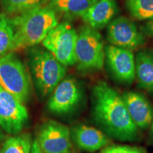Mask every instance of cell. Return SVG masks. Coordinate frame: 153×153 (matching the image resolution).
<instances>
[{
	"mask_svg": "<svg viewBox=\"0 0 153 153\" xmlns=\"http://www.w3.org/2000/svg\"><path fill=\"white\" fill-rule=\"evenodd\" d=\"M146 30L148 34L153 36V19H151V20L146 25Z\"/></svg>",
	"mask_w": 153,
	"mask_h": 153,
	"instance_id": "obj_23",
	"label": "cell"
},
{
	"mask_svg": "<svg viewBox=\"0 0 153 153\" xmlns=\"http://www.w3.org/2000/svg\"><path fill=\"white\" fill-rule=\"evenodd\" d=\"M75 56L78 70H101L104 66V50L101 35L94 28L84 26L77 36Z\"/></svg>",
	"mask_w": 153,
	"mask_h": 153,
	"instance_id": "obj_4",
	"label": "cell"
},
{
	"mask_svg": "<svg viewBox=\"0 0 153 153\" xmlns=\"http://www.w3.org/2000/svg\"><path fill=\"white\" fill-rule=\"evenodd\" d=\"M89 1H94V2H96V1H97L98 0H89Z\"/></svg>",
	"mask_w": 153,
	"mask_h": 153,
	"instance_id": "obj_25",
	"label": "cell"
},
{
	"mask_svg": "<svg viewBox=\"0 0 153 153\" xmlns=\"http://www.w3.org/2000/svg\"><path fill=\"white\" fill-rule=\"evenodd\" d=\"M78 34L68 23L57 24L42 44L64 66L76 64L75 46Z\"/></svg>",
	"mask_w": 153,
	"mask_h": 153,
	"instance_id": "obj_6",
	"label": "cell"
},
{
	"mask_svg": "<svg viewBox=\"0 0 153 153\" xmlns=\"http://www.w3.org/2000/svg\"><path fill=\"white\" fill-rule=\"evenodd\" d=\"M70 136L66 126L51 120L41 126L37 141L43 153H70Z\"/></svg>",
	"mask_w": 153,
	"mask_h": 153,
	"instance_id": "obj_8",
	"label": "cell"
},
{
	"mask_svg": "<svg viewBox=\"0 0 153 153\" xmlns=\"http://www.w3.org/2000/svg\"><path fill=\"white\" fill-rule=\"evenodd\" d=\"M14 30L11 19L0 13V58L13 51Z\"/></svg>",
	"mask_w": 153,
	"mask_h": 153,
	"instance_id": "obj_16",
	"label": "cell"
},
{
	"mask_svg": "<svg viewBox=\"0 0 153 153\" xmlns=\"http://www.w3.org/2000/svg\"><path fill=\"white\" fill-rule=\"evenodd\" d=\"M152 131L153 132V121H152Z\"/></svg>",
	"mask_w": 153,
	"mask_h": 153,
	"instance_id": "obj_26",
	"label": "cell"
},
{
	"mask_svg": "<svg viewBox=\"0 0 153 153\" xmlns=\"http://www.w3.org/2000/svg\"><path fill=\"white\" fill-rule=\"evenodd\" d=\"M30 153H43L41 150V148H40V146L39 145H38L37 140L34 141L33 145H32Z\"/></svg>",
	"mask_w": 153,
	"mask_h": 153,
	"instance_id": "obj_22",
	"label": "cell"
},
{
	"mask_svg": "<svg viewBox=\"0 0 153 153\" xmlns=\"http://www.w3.org/2000/svg\"><path fill=\"white\" fill-rule=\"evenodd\" d=\"M14 30L13 51L42 43L57 24L53 9L39 6L11 19Z\"/></svg>",
	"mask_w": 153,
	"mask_h": 153,
	"instance_id": "obj_2",
	"label": "cell"
},
{
	"mask_svg": "<svg viewBox=\"0 0 153 153\" xmlns=\"http://www.w3.org/2000/svg\"><path fill=\"white\" fill-rule=\"evenodd\" d=\"M105 53L115 76L121 82H133L135 77V60L131 50L109 45Z\"/></svg>",
	"mask_w": 153,
	"mask_h": 153,
	"instance_id": "obj_11",
	"label": "cell"
},
{
	"mask_svg": "<svg viewBox=\"0 0 153 153\" xmlns=\"http://www.w3.org/2000/svg\"><path fill=\"white\" fill-rule=\"evenodd\" d=\"M0 153H1V152H0Z\"/></svg>",
	"mask_w": 153,
	"mask_h": 153,
	"instance_id": "obj_27",
	"label": "cell"
},
{
	"mask_svg": "<svg viewBox=\"0 0 153 153\" xmlns=\"http://www.w3.org/2000/svg\"><path fill=\"white\" fill-rule=\"evenodd\" d=\"M126 108L129 115L140 128H146L152 122V106L145 97L135 91H128L123 95Z\"/></svg>",
	"mask_w": 153,
	"mask_h": 153,
	"instance_id": "obj_12",
	"label": "cell"
},
{
	"mask_svg": "<svg viewBox=\"0 0 153 153\" xmlns=\"http://www.w3.org/2000/svg\"><path fill=\"white\" fill-rule=\"evenodd\" d=\"M72 138L82 150L95 152L108 144V137L99 130L85 125L78 126L72 131Z\"/></svg>",
	"mask_w": 153,
	"mask_h": 153,
	"instance_id": "obj_13",
	"label": "cell"
},
{
	"mask_svg": "<svg viewBox=\"0 0 153 153\" xmlns=\"http://www.w3.org/2000/svg\"><path fill=\"white\" fill-rule=\"evenodd\" d=\"M5 13L9 15L18 16L30 9L41 6L44 0H0Z\"/></svg>",
	"mask_w": 153,
	"mask_h": 153,
	"instance_id": "obj_18",
	"label": "cell"
},
{
	"mask_svg": "<svg viewBox=\"0 0 153 153\" xmlns=\"http://www.w3.org/2000/svg\"><path fill=\"white\" fill-rule=\"evenodd\" d=\"M28 119V111L14 95L0 87V126L11 135L20 133Z\"/></svg>",
	"mask_w": 153,
	"mask_h": 153,
	"instance_id": "obj_7",
	"label": "cell"
},
{
	"mask_svg": "<svg viewBox=\"0 0 153 153\" xmlns=\"http://www.w3.org/2000/svg\"><path fill=\"white\" fill-rule=\"evenodd\" d=\"M52 93L48 108L50 111L57 115L72 111L79 104L82 97L79 86L73 78L62 80Z\"/></svg>",
	"mask_w": 153,
	"mask_h": 153,
	"instance_id": "obj_9",
	"label": "cell"
},
{
	"mask_svg": "<svg viewBox=\"0 0 153 153\" xmlns=\"http://www.w3.org/2000/svg\"><path fill=\"white\" fill-rule=\"evenodd\" d=\"M108 39L115 46L128 50L136 48L143 42L136 26L125 17H118L109 23Z\"/></svg>",
	"mask_w": 153,
	"mask_h": 153,
	"instance_id": "obj_10",
	"label": "cell"
},
{
	"mask_svg": "<svg viewBox=\"0 0 153 153\" xmlns=\"http://www.w3.org/2000/svg\"><path fill=\"white\" fill-rule=\"evenodd\" d=\"M31 139L28 134L9 137L5 141L1 153H30Z\"/></svg>",
	"mask_w": 153,
	"mask_h": 153,
	"instance_id": "obj_19",
	"label": "cell"
},
{
	"mask_svg": "<svg viewBox=\"0 0 153 153\" xmlns=\"http://www.w3.org/2000/svg\"><path fill=\"white\" fill-rule=\"evenodd\" d=\"M3 137H4V135H3L2 132H1V130H0V140L3 139Z\"/></svg>",
	"mask_w": 153,
	"mask_h": 153,
	"instance_id": "obj_24",
	"label": "cell"
},
{
	"mask_svg": "<svg viewBox=\"0 0 153 153\" xmlns=\"http://www.w3.org/2000/svg\"><path fill=\"white\" fill-rule=\"evenodd\" d=\"M100 153H147L144 149L129 145H111L106 147Z\"/></svg>",
	"mask_w": 153,
	"mask_h": 153,
	"instance_id": "obj_21",
	"label": "cell"
},
{
	"mask_svg": "<svg viewBox=\"0 0 153 153\" xmlns=\"http://www.w3.org/2000/svg\"><path fill=\"white\" fill-rule=\"evenodd\" d=\"M29 67L36 89L43 97L52 93L66 74L65 66L49 51L40 48L30 52Z\"/></svg>",
	"mask_w": 153,
	"mask_h": 153,
	"instance_id": "obj_3",
	"label": "cell"
},
{
	"mask_svg": "<svg viewBox=\"0 0 153 153\" xmlns=\"http://www.w3.org/2000/svg\"><path fill=\"white\" fill-rule=\"evenodd\" d=\"M117 12L115 0H98L82 16L87 26L97 29L109 24Z\"/></svg>",
	"mask_w": 153,
	"mask_h": 153,
	"instance_id": "obj_14",
	"label": "cell"
},
{
	"mask_svg": "<svg viewBox=\"0 0 153 153\" xmlns=\"http://www.w3.org/2000/svg\"><path fill=\"white\" fill-rule=\"evenodd\" d=\"M135 75L141 87L153 92V57L146 53L137 54Z\"/></svg>",
	"mask_w": 153,
	"mask_h": 153,
	"instance_id": "obj_15",
	"label": "cell"
},
{
	"mask_svg": "<svg viewBox=\"0 0 153 153\" xmlns=\"http://www.w3.org/2000/svg\"><path fill=\"white\" fill-rule=\"evenodd\" d=\"M93 114L103 128L116 139L131 141L137 137L138 128L123 97L105 82H99L93 88Z\"/></svg>",
	"mask_w": 153,
	"mask_h": 153,
	"instance_id": "obj_1",
	"label": "cell"
},
{
	"mask_svg": "<svg viewBox=\"0 0 153 153\" xmlns=\"http://www.w3.org/2000/svg\"><path fill=\"white\" fill-rule=\"evenodd\" d=\"M94 3L89 0H53L51 4L65 14L82 17Z\"/></svg>",
	"mask_w": 153,
	"mask_h": 153,
	"instance_id": "obj_17",
	"label": "cell"
},
{
	"mask_svg": "<svg viewBox=\"0 0 153 153\" xmlns=\"http://www.w3.org/2000/svg\"><path fill=\"white\" fill-rule=\"evenodd\" d=\"M0 87L22 103L29 97V76L23 63L11 52L0 58Z\"/></svg>",
	"mask_w": 153,
	"mask_h": 153,
	"instance_id": "obj_5",
	"label": "cell"
},
{
	"mask_svg": "<svg viewBox=\"0 0 153 153\" xmlns=\"http://www.w3.org/2000/svg\"><path fill=\"white\" fill-rule=\"evenodd\" d=\"M126 4L135 18L139 20L153 19V0H127Z\"/></svg>",
	"mask_w": 153,
	"mask_h": 153,
	"instance_id": "obj_20",
	"label": "cell"
}]
</instances>
